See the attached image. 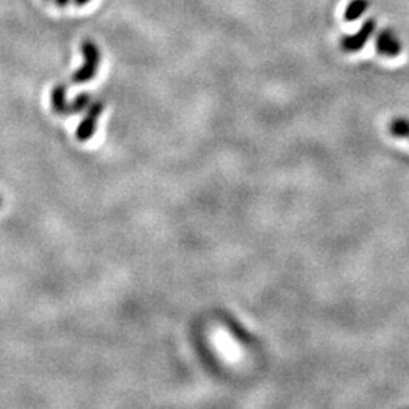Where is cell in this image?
<instances>
[{
    "label": "cell",
    "mask_w": 409,
    "mask_h": 409,
    "mask_svg": "<svg viewBox=\"0 0 409 409\" xmlns=\"http://www.w3.org/2000/svg\"><path fill=\"white\" fill-rule=\"evenodd\" d=\"M81 51L85 56V64L71 76V82L76 85L85 84L93 79L97 73L99 63H101V52H99V49L94 43L84 41L81 46Z\"/></svg>",
    "instance_id": "6da1fadb"
},
{
    "label": "cell",
    "mask_w": 409,
    "mask_h": 409,
    "mask_svg": "<svg viewBox=\"0 0 409 409\" xmlns=\"http://www.w3.org/2000/svg\"><path fill=\"white\" fill-rule=\"evenodd\" d=\"M90 103L89 94H81L73 103L66 102V85H56L52 91V108L58 114H74Z\"/></svg>",
    "instance_id": "7a4b0ae2"
},
{
    "label": "cell",
    "mask_w": 409,
    "mask_h": 409,
    "mask_svg": "<svg viewBox=\"0 0 409 409\" xmlns=\"http://www.w3.org/2000/svg\"><path fill=\"white\" fill-rule=\"evenodd\" d=\"M375 31H376V20L368 19L367 21H364L363 26L358 29L356 34H353L350 36L349 35L343 36L341 49L347 54L361 51V49L365 46V43L370 40V36L375 34Z\"/></svg>",
    "instance_id": "3957f363"
},
{
    "label": "cell",
    "mask_w": 409,
    "mask_h": 409,
    "mask_svg": "<svg viewBox=\"0 0 409 409\" xmlns=\"http://www.w3.org/2000/svg\"><path fill=\"white\" fill-rule=\"evenodd\" d=\"M376 51L382 56L394 58L402 52V43L391 29H382L376 39Z\"/></svg>",
    "instance_id": "277c9868"
},
{
    "label": "cell",
    "mask_w": 409,
    "mask_h": 409,
    "mask_svg": "<svg viewBox=\"0 0 409 409\" xmlns=\"http://www.w3.org/2000/svg\"><path fill=\"white\" fill-rule=\"evenodd\" d=\"M103 111V103L102 102H96L94 105H91L89 114L85 116V118L79 123L78 131H76V136L79 141H86L90 140L93 133L96 132V126H97V120L99 116L102 114Z\"/></svg>",
    "instance_id": "5b68a950"
},
{
    "label": "cell",
    "mask_w": 409,
    "mask_h": 409,
    "mask_svg": "<svg viewBox=\"0 0 409 409\" xmlns=\"http://www.w3.org/2000/svg\"><path fill=\"white\" fill-rule=\"evenodd\" d=\"M367 8H368V0H352L344 11V20L355 21L356 19H359L364 14Z\"/></svg>",
    "instance_id": "8992f818"
},
{
    "label": "cell",
    "mask_w": 409,
    "mask_h": 409,
    "mask_svg": "<svg viewBox=\"0 0 409 409\" xmlns=\"http://www.w3.org/2000/svg\"><path fill=\"white\" fill-rule=\"evenodd\" d=\"M390 133L395 138L409 140V120L399 117L390 123Z\"/></svg>",
    "instance_id": "52a82bcc"
},
{
    "label": "cell",
    "mask_w": 409,
    "mask_h": 409,
    "mask_svg": "<svg viewBox=\"0 0 409 409\" xmlns=\"http://www.w3.org/2000/svg\"><path fill=\"white\" fill-rule=\"evenodd\" d=\"M54 2L58 5V6H67L71 0H54Z\"/></svg>",
    "instance_id": "ba28073f"
},
{
    "label": "cell",
    "mask_w": 409,
    "mask_h": 409,
    "mask_svg": "<svg viewBox=\"0 0 409 409\" xmlns=\"http://www.w3.org/2000/svg\"><path fill=\"white\" fill-rule=\"evenodd\" d=\"M74 5H78V6H84L90 2V0H73Z\"/></svg>",
    "instance_id": "9c48e42d"
},
{
    "label": "cell",
    "mask_w": 409,
    "mask_h": 409,
    "mask_svg": "<svg viewBox=\"0 0 409 409\" xmlns=\"http://www.w3.org/2000/svg\"><path fill=\"white\" fill-rule=\"evenodd\" d=\"M0 206H2V197H0Z\"/></svg>",
    "instance_id": "30bf717a"
}]
</instances>
